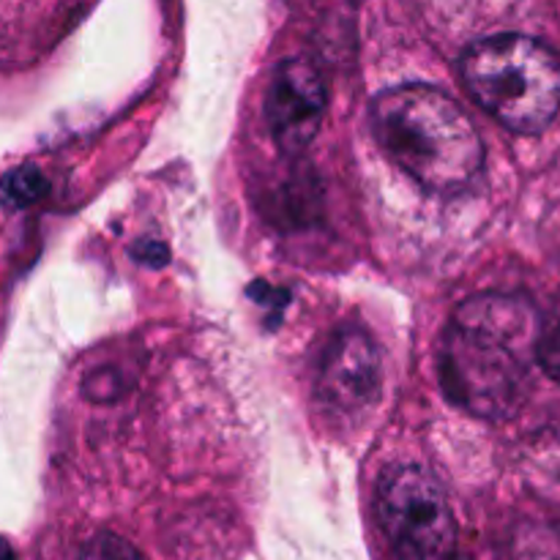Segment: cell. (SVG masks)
Masks as SVG:
<instances>
[{
    "mask_svg": "<svg viewBox=\"0 0 560 560\" xmlns=\"http://www.w3.org/2000/svg\"><path fill=\"white\" fill-rule=\"evenodd\" d=\"M0 560H14V550L5 539H0Z\"/></svg>",
    "mask_w": 560,
    "mask_h": 560,
    "instance_id": "30bf717a",
    "label": "cell"
},
{
    "mask_svg": "<svg viewBox=\"0 0 560 560\" xmlns=\"http://www.w3.org/2000/svg\"><path fill=\"white\" fill-rule=\"evenodd\" d=\"M383 366L377 345L359 328L339 331L320 361V399L331 413L353 416L370 408L381 394Z\"/></svg>",
    "mask_w": 560,
    "mask_h": 560,
    "instance_id": "8992f818",
    "label": "cell"
},
{
    "mask_svg": "<svg viewBox=\"0 0 560 560\" xmlns=\"http://www.w3.org/2000/svg\"><path fill=\"white\" fill-rule=\"evenodd\" d=\"M536 359L545 366L547 375L560 381V299L556 310H552L550 320L541 326L539 342H536Z\"/></svg>",
    "mask_w": 560,
    "mask_h": 560,
    "instance_id": "ba28073f",
    "label": "cell"
},
{
    "mask_svg": "<svg viewBox=\"0 0 560 560\" xmlns=\"http://www.w3.org/2000/svg\"><path fill=\"white\" fill-rule=\"evenodd\" d=\"M470 96L506 129L534 135L560 109V60L536 38L503 33L481 38L459 60Z\"/></svg>",
    "mask_w": 560,
    "mask_h": 560,
    "instance_id": "3957f363",
    "label": "cell"
},
{
    "mask_svg": "<svg viewBox=\"0 0 560 560\" xmlns=\"http://www.w3.org/2000/svg\"><path fill=\"white\" fill-rule=\"evenodd\" d=\"M377 520L405 560H448L457 523L441 481L419 465L392 468L377 485Z\"/></svg>",
    "mask_w": 560,
    "mask_h": 560,
    "instance_id": "277c9868",
    "label": "cell"
},
{
    "mask_svg": "<svg viewBox=\"0 0 560 560\" xmlns=\"http://www.w3.org/2000/svg\"><path fill=\"white\" fill-rule=\"evenodd\" d=\"M49 184L44 178V173L33 164H22V167L9 170V173L0 178V202H3L9 211H22V208H31L47 195Z\"/></svg>",
    "mask_w": 560,
    "mask_h": 560,
    "instance_id": "52a82bcc",
    "label": "cell"
},
{
    "mask_svg": "<svg viewBox=\"0 0 560 560\" xmlns=\"http://www.w3.org/2000/svg\"><path fill=\"white\" fill-rule=\"evenodd\" d=\"M372 131L383 153L430 191H459L485 167V142L474 120L446 93L399 85L372 104Z\"/></svg>",
    "mask_w": 560,
    "mask_h": 560,
    "instance_id": "7a4b0ae2",
    "label": "cell"
},
{
    "mask_svg": "<svg viewBox=\"0 0 560 560\" xmlns=\"http://www.w3.org/2000/svg\"><path fill=\"white\" fill-rule=\"evenodd\" d=\"M326 104V82L317 66L301 58L284 60L266 96V118L279 148L301 151L310 145L323 124Z\"/></svg>",
    "mask_w": 560,
    "mask_h": 560,
    "instance_id": "5b68a950",
    "label": "cell"
},
{
    "mask_svg": "<svg viewBox=\"0 0 560 560\" xmlns=\"http://www.w3.org/2000/svg\"><path fill=\"white\" fill-rule=\"evenodd\" d=\"M539 317L525 299L476 295L454 312L441 348V381L448 399L468 413L503 419L525 394Z\"/></svg>",
    "mask_w": 560,
    "mask_h": 560,
    "instance_id": "6da1fadb",
    "label": "cell"
},
{
    "mask_svg": "<svg viewBox=\"0 0 560 560\" xmlns=\"http://www.w3.org/2000/svg\"><path fill=\"white\" fill-rule=\"evenodd\" d=\"M77 560H142L140 552L115 534H98L82 547Z\"/></svg>",
    "mask_w": 560,
    "mask_h": 560,
    "instance_id": "9c48e42d",
    "label": "cell"
}]
</instances>
